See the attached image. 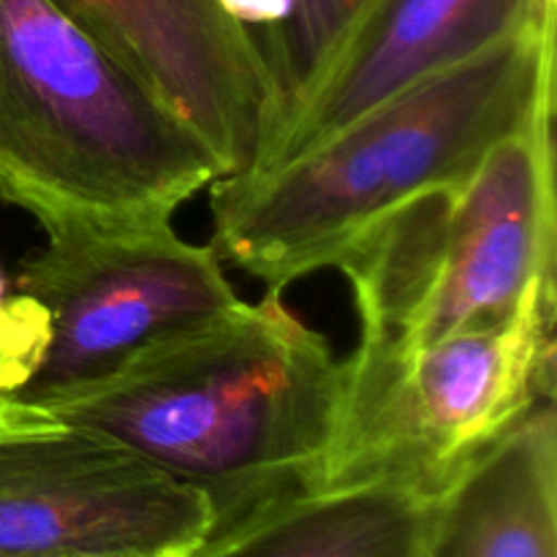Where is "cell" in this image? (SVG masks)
Wrapping results in <instances>:
<instances>
[{"instance_id":"9a60e30c","label":"cell","mask_w":557,"mask_h":557,"mask_svg":"<svg viewBox=\"0 0 557 557\" xmlns=\"http://www.w3.org/2000/svg\"><path fill=\"white\" fill-rule=\"evenodd\" d=\"M0 557H11V555H0Z\"/></svg>"},{"instance_id":"30bf717a","label":"cell","mask_w":557,"mask_h":557,"mask_svg":"<svg viewBox=\"0 0 557 557\" xmlns=\"http://www.w3.org/2000/svg\"><path fill=\"white\" fill-rule=\"evenodd\" d=\"M419 557H557V413L539 400L430 506Z\"/></svg>"},{"instance_id":"9c48e42d","label":"cell","mask_w":557,"mask_h":557,"mask_svg":"<svg viewBox=\"0 0 557 557\" xmlns=\"http://www.w3.org/2000/svg\"><path fill=\"white\" fill-rule=\"evenodd\" d=\"M553 20L557 0H379L239 174L272 172L324 145L411 82Z\"/></svg>"},{"instance_id":"4fadbf2b","label":"cell","mask_w":557,"mask_h":557,"mask_svg":"<svg viewBox=\"0 0 557 557\" xmlns=\"http://www.w3.org/2000/svg\"><path fill=\"white\" fill-rule=\"evenodd\" d=\"M47 348V310L25 294H9V281L0 272V395L25 389Z\"/></svg>"},{"instance_id":"52a82bcc","label":"cell","mask_w":557,"mask_h":557,"mask_svg":"<svg viewBox=\"0 0 557 557\" xmlns=\"http://www.w3.org/2000/svg\"><path fill=\"white\" fill-rule=\"evenodd\" d=\"M212 528L210 500L196 487L0 395V555L188 557Z\"/></svg>"},{"instance_id":"8fae6325","label":"cell","mask_w":557,"mask_h":557,"mask_svg":"<svg viewBox=\"0 0 557 557\" xmlns=\"http://www.w3.org/2000/svg\"><path fill=\"white\" fill-rule=\"evenodd\" d=\"M433 495L397 479H359L281 495L188 557H419Z\"/></svg>"},{"instance_id":"7c38bea8","label":"cell","mask_w":557,"mask_h":557,"mask_svg":"<svg viewBox=\"0 0 557 557\" xmlns=\"http://www.w3.org/2000/svg\"><path fill=\"white\" fill-rule=\"evenodd\" d=\"M375 3L379 0H294L292 14L281 25L250 30L275 98V117L267 139L308 96Z\"/></svg>"},{"instance_id":"6da1fadb","label":"cell","mask_w":557,"mask_h":557,"mask_svg":"<svg viewBox=\"0 0 557 557\" xmlns=\"http://www.w3.org/2000/svg\"><path fill=\"white\" fill-rule=\"evenodd\" d=\"M341 395L343 359L270 288L41 408L199 490L218 528L319 487Z\"/></svg>"},{"instance_id":"277c9868","label":"cell","mask_w":557,"mask_h":557,"mask_svg":"<svg viewBox=\"0 0 557 557\" xmlns=\"http://www.w3.org/2000/svg\"><path fill=\"white\" fill-rule=\"evenodd\" d=\"M555 107L533 114L473 172L403 199L337 253L359 348L413 351L504 324L555 292Z\"/></svg>"},{"instance_id":"8992f818","label":"cell","mask_w":557,"mask_h":557,"mask_svg":"<svg viewBox=\"0 0 557 557\" xmlns=\"http://www.w3.org/2000/svg\"><path fill=\"white\" fill-rule=\"evenodd\" d=\"M14 292L49 315V348L14 397L58 400L177 332L237 302L212 245L185 243L169 223L52 234L22 261Z\"/></svg>"},{"instance_id":"ba28073f","label":"cell","mask_w":557,"mask_h":557,"mask_svg":"<svg viewBox=\"0 0 557 557\" xmlns=\"http://www.w3.org/2000/svg\"><path fill=\"white\" fill-rule=\"evenodd\" d=\"M205 139L226 174L253 163L275 117L253 33L215 0H54Z\"/></svg>"},{"instance_id":"7a4b0ae2","label":"cell","mask_w":557,"mask_h":557,"mask_svg":"<svg viewBox=\"0 0 557 557\" xmlns=\"http://www.w3.org/2000/svg\"><path fill=\"white\" fill-rule=\"evenodd\" d=\"M557 20L525 27L411 82L315 150L210 185L212 250L283 292L368 223L473 172L498 141L555 107Z\"/></svg>"},{"instance_id":"5b68a950","label":"cell","mask_w":557,"mask_h":557,"mask_svg":"<svg viewBox=\"0 0 557 557\" xmlns=\"http://www.w3.org/2000/svg\"><path fill=\"white\" fill-rule=\"evenodd\" d=\"M555 397V292L504 324L413 351L354 348L319 487L397 479L435 495L468 460Z\"/></svg>"},{"instance_id":"5bb4252c","label":"cell","mask_w":557,"mask_h":557,"mask_svg":"<svg viewBox=\"0 0 557 557\" xmlns=\"http://www.w3.org/2000/svg\"><path fill=\"white\" fill-rule=\"evenodd\" d=\"M215 3L248 30H264L281 25L292 14L294 0H215Z\"/></svg>"},{"instance_id":"3957f363","label":"cell","mask_w":557,"mask_h":557,"mask_svg":"<svg viewBox=\"0 0 557 557\" xmlns=\"http://www.w3.org/2000/svg\"><path fill=\"white\" fill-rule=\"evenodd\" d=\"M223 177L199 134L54 0H0V199L47 237L169 223Z\"/></svg>"}]
</instances>
